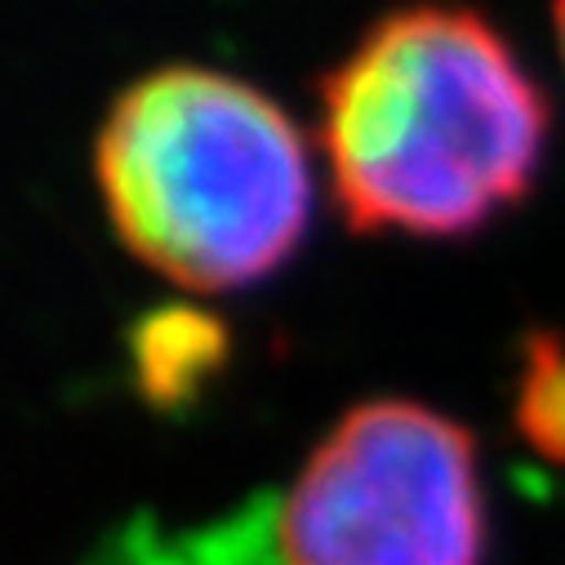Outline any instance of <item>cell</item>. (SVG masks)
<instances>
[{"label": "cell", "mask_w": 565, "mask_h": 565, "mask_svg": "<svg viewBox=\"0 0 565 565\" xmlns=\"http://www.w3.org/2000/svg\"><path fill=\"white\" fill-rule=\"evenodd\" d=\"M552 28H556V45H561V63H565V0L552 6Z\"/></svg>", "instance_id": "8992f818"}, {"label": "cell", "mask_w": 565, "mask_h": 565, "mask_svg": "<svg viewBox=\"0 0 565 565\" xmlns=\"http://www.w3.org/2000/svg\"><path fill=\"white\" fill-rule=\"evenodd\" d=\"M512 423L534 455L565 468V343L547 330H530L521 339Z\"/></svg>", "instance_id": "5b68a950"}, {"label": "cell", "mask_w": 565, "mask_h": 565, "mask_svg": "<svg viewBox=\"0 0 565 565\" xmlns=\"http://www.w3.org/2000/svg\"><path fill=\"white\" fill-rule=\"evenodd\" d=\"M94 179L120 245L192 295H227L286 263L312 214L308 143L263 89L174 63L116 94Z\"/></svg>", "instance_id": "7a4b0ae2"}, {"label": "cell", "mask_w": 565, "mask_h": 565, "mask_svg": "<svg viewBox=\"0 0 565 565\" xmlns=\"http://www.w3.org/2000/svg\"><path fill=\"white\" fill-rule=\"evenodd\" d=\"M547 125L508 36L463 6L392 10L321 76V152L356 232L486 227L534 188Z\"/></svg>", "instance_id": "6da1fadb"}, {"label": "cell", "mask_w": 565, "mask_h": 565, "mask_svg": "<svg viewBox=\"0 0 565 565\" xmlns=\"http://www.w3.org/2000/svg\"><path fill=\"white\" fill-rule=\"evenodd\" d=\"M276 543L280 565H481L472 433L414 401L352 405L303 459Z\"/></svg>", "instance_id": "3957f363"}, {"label": "cell", "mask_w": 565, "mask_h": 565, "mask_svg": "<svg viewBox=\"0 0 565 565\" xmlns=\"http://www.w3.org/2000/svg\"><path fill=\"white\" fill-rule=\"evenodd\" d=\"M129 361L143 401L174 409L183 401H196L214 370L227 361V330L210 312L161 308L134 326Z\"/></svg>", "instance_id": "277c9868"}]
</instances>
